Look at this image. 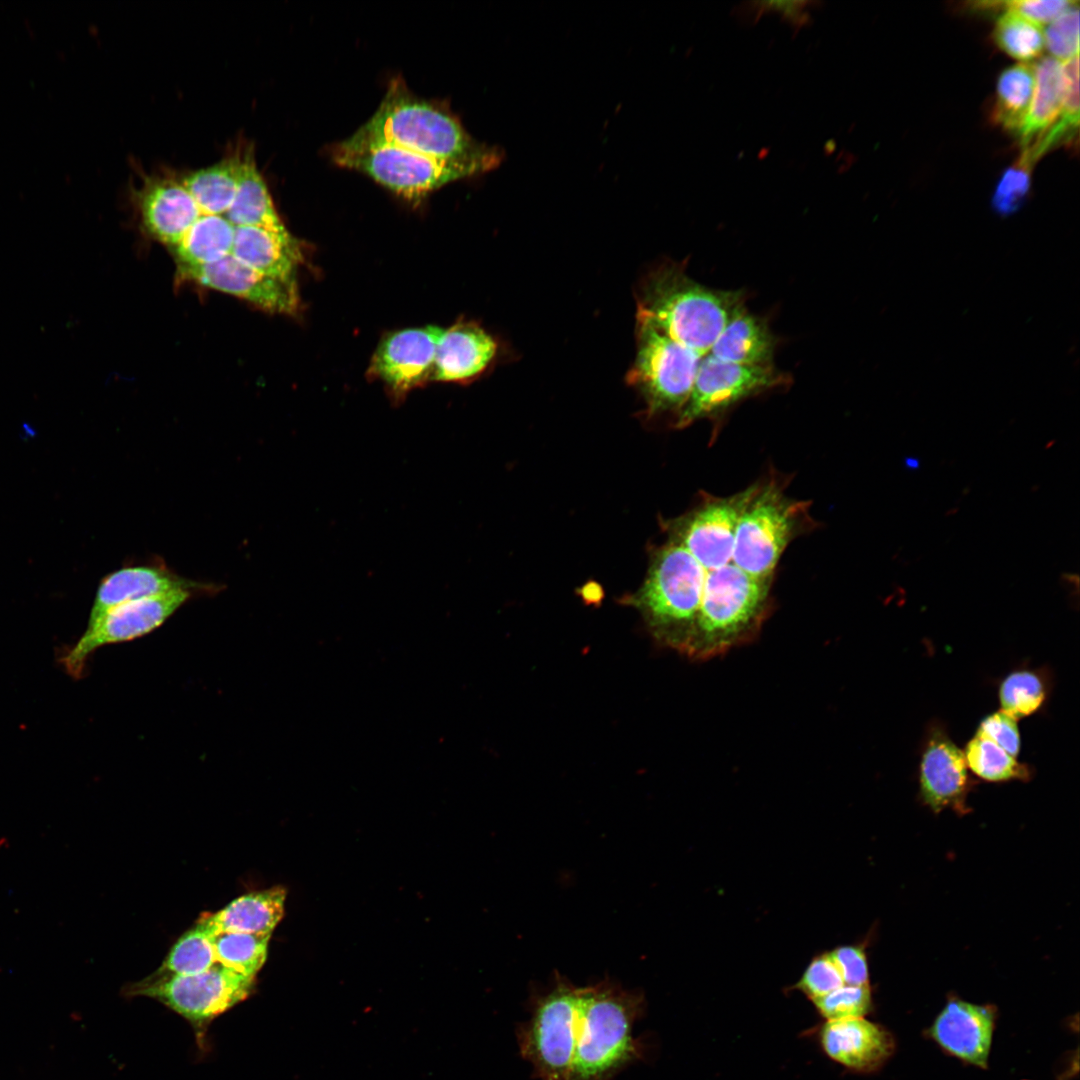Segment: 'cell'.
<instances>
[{"label":"cell","mask_w":1080,"mask_h":1080,"mask_svg":"<svg viewBox=\"0 0 1080 1080\" xmlns=\"http://www.w3.org/2000/svg\"><path fill=\"white\" fill-rule=\"evenodd\" d=\"M353 136L425 155L497 168L504 153L475 140L450 112L414 95L393 79L374 115Z\"/></svg>","instance_id":"1"},{"label":"cell","mask_w":1080,"mask_h":1080,"mask_svg":"<svg viewBox=\"0 0 1080 1080\" xmlns=\"http://www.w3.org/2000/svg\"><path fill=\"white\" fill-rule=\"evenodd\" d=\"M644 1010L642 992L610 978L582 987L569 1080H611L639 1059L642 1047L633 1029Z\"/></svg>","instance_id":"2"},{"label":"cell","mask_w":1080,"mask_h":1080,"mask_svg":"<svg viewBox=\"0 0 1080 1080\" xmlns=\"http://www.w3.org/2000/svg\"><path fill=\"white\" fill-rule=\"evenodd\" d=\"M637 315L646 317L676 342L704 356L744 306L740 291L706 287L679 263L650 271L636 294Z\"/></svg>","instance_id":"3"},{"label":"cell","mask_w":1080,"mask_h":1080,"mask_svg":"<svg viewBox=\"0 0 1080 1080\" xmlns=\"http://www.w3.org/2000/svg\"><path fill=\"white\" fill-rule=\"evenodd\" d=\"M768 594V581L748 575L732 562L707 571L688 655L714 657L750 639L763 620Z\"/></svg>","instance_id":"4"},{"label":"cell","mask_w":1080,"mask_h":1080,"mask_svg":"<svg viewBox=\"0 0 1080 1080\" xmlns=\"http://www.w3.org/2000/svg\"><path fill=\"white\" fill-rule=\"evenodd\" d=\"M332 157L339 166L365 173L409 200L422 199L448 183L491 171L480 163L437 158L353 135L334 146Z\"/></svg>","instance_id":"5"},{"label":"cell","mask_w":1080,"mask_h":1080,"mask_svg":"<svg viewBox=\"0 0 1080 1080\" xmlns=\"http://www.w3.org/2000/svg\"><path fill=\"white\" fill-rule=\"evenodd\" d=\"M707 571L680 543L662 548L639 602L664 639L686 651L693 635Z\"/></svg>","instance_id":"6"},{"label":"cell","mask_w":1080,"mask_h":1080,"mask_svg":"<svg viewBox=\"0 0 1080 1080\" xmlns=\"http://www.w3.org/2000/svg\"><path fill=\"white\" fill-rule=\"evenodd\" d=\"M255 977H247L216 963L194 975L157 970L127 987V996L155 999L185 1018L203 1041L210 1023L247 999L255 989Z\"/></svg>","instance_id":"7"},{"label":"cell","mask_w":1080,"mask_h":1080,"mask_svg":"<svg viewBox=\"0 0 1080 1080\" xmlns=\"http://www.w3.org/2000/svg\"><path fill=\"white\" fill-rule=\"evenodd\" d=\"M581 989L556 974L550 988L534 996L531 1016L517 1032L520 1053L540 1080H569Z\"/></svg>","instance_id":"8"},{"label":"cell","mask_w":1080,"mask_h":1080,"mask_svg":"<svg viewBox=\"0 0 1080 1080\" xmlns=\"http://www.w3.org/2000/svg\"><path fill=\"white\" fill-rule=\"evenodd\" d=\"M637 353L627 381L644 396L653 413L681 410L703 357L676 342L652 321L636 316Z\"/></svg>","instance_id":"9"},{"label":"cell","mask_w":1080,"mask_h":1080,"mask_svg":"<svg viewBox=\"0 0 1080 1080\" xmlns=\"http://www.w3.org/2000/svg\"><path fill=\"white\" fill-rule=\"evenodd\" d=\"M797 510L776 487L756 488L735 532L732 563L762 581L771 578L790 541Z\"/></svg>","instance_id":"10"},{"label":"cell","mask_w":1080,"mask_h":1080,"mask_svg":"<svg viewBox=\"0 0 1080 1080\" xmlns=\"http://www.w3.org/2000/svg\"><path fill=\"white\" fill-rule=\"evenodd\" d=\"M191 596L178 589L118 605L87 626L80 639L60 655L58 662L74 679H81L88 658L100 647L130 641L161 626Z\"/></svg>","instance_id":"11"},{"label":"cell","mask_w":1080,"mask_h":1080,"mask_svg":"<svg viewBox=\"0 0 1080 1080\" xmlns=\"http://www.w3.org/2000/svg\"><path fill=\"white\" fill-rule=\"evenodd\" d=\"M785 382L786 376L774 366L734 364L707 353L701 358L691 393L678 413L676 425L687 426Z\"/></svg>","instance_id":"12"},{"label":"cell","mask_w":1080,"mask_h":1080,"mask_svg":"<svg viewBox=\"0 0 1080 1080\" xmlns=\"http://www.w3.org/2000/svg\"><path fill=\"white\" fill-rule=\"evenodd\" d=\"M183 278L238 298L272 313H293L298 306L296 282L268 277L232 254L197 267H179Z\"/></svg>","instance_id":"13"},{"label":"cell","mask_w":1080,"mask_h":1080,"mask_svg":"<svg viewBox=\"0 0 1080 1080\" xmlns=\"http://www.w3.org/2000/svg\"><path fill=\"white\" fill-rule=\"evenodd\" d=\"M755 489L705 503L684 519L678 543L706 571L732 562L737 523Z\"/></svg>","instance_id":"14"},{"label":"cell","mask_w":1080,"mask_h":1080,"mask_svg":"<svg viewBox=\"0 0 1080 1080\" xmlns=\"http://www.w3.org/2000/svg\"><path fill=\"white\" fill-rule=\"evenodd\" d=\"M442 330L428 326L390 334L378 346L370 373L396 394L432 380L436 344Z\"/></svg>","instance_id":"15"},{"label":"cell","mask_w":1080,"mask_h":1080,"mask_svg":"<svg viewBox=\"0 0 1080 1080\" xmlns=\"http://www.w3.org/2000/svg\"><path fill=\"white\" fill-rule=\"evenodd\" d=\"M137 202L147 232L172 249L201 214L180 176L146 177Z\"/></svg>","instance_id":"16"},{"label":"cell","mask_w":1080,"mask_h":1080,"mask_svg":"<svg viewBox=\"0 0 1080 1080\" xmlns=\"http://www.w3.org/2000/svg\"><path fill=\"white\" fill-rule=\"evenodd\" d=\"M994 1014L991 1008L962 1000L949 1001L938 1014L930 1034L954 1056L986 1067L992 1043Z\"/></svg>","instance_id":"17"},{"label":"cell","mask_w":1080,"mask_h":1080,"mask_svg":"<svg viewBox=\"0 0 1080 1080\" xmlns=\"http://www.w3.org/2000/svg\"><path fill=\"white\" fill-rule=\"evenodd\" d=\"M968 787L967 764L962 752L939 727L926 739L920 762V792L934 811L960 804Z\"/></svg>","instance_id":"18"},{"label":"cell","mask_w":1080,"mask_h":1080,"mask_svg":"<svg viewBox=\"0 0 1080 1080\" xmlns=\"http://www.w3.org/2000/svg\"><path fill=\"white\" fill-rule=\"evenodd\" d=\"M497 349L496 340L475 323H458L443 329L436 344L432 379H472L487 369Z\"/></svg>","instance_id":"19"},{"label":"cell","mask_w":1080,"mask_h":1080,"mask_svg":"<svg viewBox=\"0 0 1080 1080\" xmlns=\"http://www.w3.org/2000/svg\"><path fill=\"white\" fill-rule=\"evenodd\" d=\"M231 254L254 270L285 282H296L303 256L298 241L285 226L236 227Z\"/></svg>","instance_id":"20"},{"label":"cell","mask_w":1080,"mask_h":1080,"mask_svg":"<svg viewBox=\"0 0 1080 1080\" xmlns=\"http://www.w3.org/2000/svg\"><path fill=\"white\" fill-rule=\"evenodd\" d=\"M820 1039L830 1058L856 1070L877 1067L893 1048L889 1034L863 1017L828 1021Z\"/></svg>","instance_id":"21"},{"label":"cell","mask_w":1080,"mask_h":1080,"mask_svg":"<svg viewBox=\"0 0 1080 1080\" xmlns=\"http://www.w3.org/2000/svg\"><path fill=\"white\" fill-rule=\"evenodd\" d=\"M286 890L272 887L240 896L199 919L212 935L222 932L271 935L284 915Z\"/></svg>","instance_id":"22"},{"label":"cell","mask_w":1080,"mask_h":1080,"mask_svg":"<svg viewBox=\"0 0 1080 1080\" xmlns=\"http://www.w3.org/2000/svg\"><path fill=\"white\" fill-rule=\"evenodd\" d=\"M776 338L765 319L742 306L709 350L713 357L747 366H774Z\"/></svg>","instance_id":"23"},{"label":"cell","mask_w":1080,"mask_h":1080,"mask_svg":"<svg viewBox=\"0 0 1080 1080\" xmlns=\"http://www.w3.org/2000/svg\"><path fill=\"white\" fill-rule=\"evenodd\" d=\"M181 579L165 569L154 567H130L115 571L101 582L88 625L100 619L110 609L133 600L150 597L178 589H189ZM87 625V626H88Z\"/></svg>","instance_id":"24"},{"label":"cell","mask_w":1080,"mask_h":1080,"mask_svg":"<svg viewBox=\"0 0 1080 1080\" xmlns=\"http://www.w3.org/2000/svg\"><path fill=\"white\" fill-rule=\"evenodd\" d=\"M235 228L225 213H201L179 244L173 248L179 267L203 266L230 255Z\"/></svg>","instance_id":"25"},{"label":"cell","mask_w":1080,"mask_h":1080,"mask_svg":"<svg viewBox=\"0 0 1080 1080\" xmlns=\"http://www.w3.org/2000/svg\"><path fill=\"white\" fill-rule=\"evenodd\" d=\"M235 227L280 228L281 221L267 185L259 172L254 153L243 151L242 170L236 197L225 213Z\"/></svg>","instance_id":"26"},{"label":"cell","mask_w":1080,"mask_h":1080,"mask_svg":"<svg viewBox=\"0 0 1080 1080\" xmlns=\"http://www.w3.org/2000/svg\"><path fill=\"white\" fill-rule=\"evenodd\" d=\"M1035 94L1019 132L1022 145L1043 133L1057 120L1064 99L1065 78L1061 62L1045 56L1034 63Z\"/></svg>","instance_id":"27"},{"label":"cell","mask_w":1080,"mask_h":1080,"mask_svg":"<svg viewBox=\"0 0 1080 1080\" xmlns=\"http://www.w3.org/2000/svg\"><path fill=\"white\" fill-rule=\"evenodd\" d=\"M1035 89L1034 64L1019 63L998 77L991 119L1001 128L1019 134L1029 113Z\"/></svg>","instance_id":"28"},{"label":"cell","mask_w":1080,"mask_h":1080,"mask_svg":"<svg viewBox=\"0 0 1080 1080\" xmlns=\"http://www.w3.org/2000/svg\"><path fill=\"white\" fill-rule=\"evenodd\" d=\"M271 935L222 932L212 936L217 963L247 977L264 965Z\"/></svg>","instance_id":"29"},{"label":"cell","mask_w":1080,"mask_h":1080,"mask_svg":"<svg viewBox=\"0 0 1080 1080\" xmlns=\"http://www.w3.org/2000/svg\"><path fill=\"white\" fill-rule=\"evenodd\" d=\"M212 936L198 920L175 942L158 970L176 975H194L209 970L217 963Z\"/></svg>","instance_id":"30"},{"label":"cell","mask_w":1080,"mask_h":1080,"mask_svg":"<svg viewBox=\"0 0 1080 1080\" xmlns=\"http://www.w3.org/2000/svg\"><path fill=\"white\" fill-rule=\"evenodd\" d=\"M964 756L967 767L988 781L1025 779L1029 775L1025 765L996 743L977 733L968 742Z\"/></svg>","instance_id":"31"},{"label":"cell","mask_w":1080,"mask_h":1080,"mask_svg":"<svg viewBox=\"0 0 1080 1080\" xmlns=\"http://www.w3.org/2000/svg\"><path fill=\"white\" fill-rule=\"evenodd\" d=\"M992 38L1007 55L1020 61L1038 57L1044 49V32L1040 25L1017 14L1005 12L995 22Z\"/></svg>","instance_id":"32"},{"label":"cell","mask_w":1080,"mask_h":1080,"mask_svg":"<svg viewBox=\"0 0 1080 1080\" xmlns=\"http://www.w3.org/2000/svg\"><path fill=\"white\" fill-rule=\"evenodd\" d=\"M1047 696V688L1039 673L1018 670L1001 682L999 700L1001 710L1016 720L1038 711Z\"/></svg>","instance_id":"33"},{"label":"cell","mask_w":1080,"mask_h":1080,"mask_svg":"<svg viewBox=\"0 0 1080 1080\" xmlns=\"http://www.w3.org/2000/svg\"><path fill=\"white\" fill-rule=\"evenodd\" d=\"M1035 163L1022 151L1013 165L1001 175L992 195V208L1000 216L1017 212L1025 203L1031 189V173Z\"/></svg>","instance_id":"34"},{"label":"cell","mask_w":1080,"mask_h":1080,"mask_svg":"<svg viewBox=\"0 0 1080 1080\" xmlns=\"http://www.w3.org/2000/svg\"><path fill=\"white\" fill-rule=\"evenodd\" d=\"M813 1002L828 1021L860 1018L870 1010L871 992L868 985H843Z\"/></svg>","instance_id":"35"},{"label":"cell","mask_w":1080,"mask_h":1080,"mask_svg":"<svg viewBox=\"0 0 1080 1080\" xmlns=\"http://www.w3.org/2000/svg\"><path fill=\"white\" fill-rule=\"evenodd\" d=\"M843 985L839 968L830 953L823 952L810 961L796 987L813 1001Z\"/></svg>","instance_id":"36"},{"label":"cell","mask_w":1080,"mask_h":1080,"mask_svg":"<svg viewBox=\"0 0 1080 1080\" xmlns=\"http://www.w3.org/2000/svg\"><path fill=\"white\" fill-rule=\"evenodd\" d=\"M1044 38L1048 50L1057 60L1066 61L1079 55L1078 5L1053 20L1044 32Z\"/></svg>","instance_id":"37"},{"label":"cell","mask_w":1080,"mask_h":1080,"mask_svg":"<svg viewBox=\"0 0 1080 1080\" xmlns=\"http://www.w3.org/2000/svg\"><path fill=\"white\" fill-rule=\"evenodd\" d=\"M976 733L993 741L1015 758L1020 751L1016 719L1002 710L985 717Z\"/></svg>","instance_id":"38"},{"label":"cell","mask_w":1080,"mask_h":1080,"mask_svg":"<svg viewBox=\"0 0 1080 1080\" xmlns=\"http://www.w3.org/2000/svg\"><path fill=\"white\" fill-rule=\"evenodd\" d=\"M815 2L809 1H756L743 4L742 14L753 21L768 12L781 14L784 21L788 22L795 30L808 25L810 14L809 6Z\"/></svg>","instance_id":"39"},{"label":"cell","mask_w":1080,"mask_h":1080,"mask_svg":"<svg viewBox=\"0 0 1080 1080\" xmlns=\"http://www.w3.org/2000/svg\"><path fill=\"white\" fill-rule=\"evenodd\" d=\"M1077 5V1L1068 0H1023L997 2L996 8L1017 14L1040 25L1052 22L1062 13Z\"/></svg>","instance_id":"40"},{"label":"cell","mask_w":1080,"mask_h":1080,"mask_svg":"<svg viewBox=\"0 0 1080 1080\" xmlns=\"http://www.w3.org/2000/svg\"><path fill=\"white\" fill-rule=\"evenodd\" d=\"M829 953L839 968L845 985H868L867 958L865 951L861 946H839L832 951H829Z\"/></svg>","instance_id":"41"},{"label":"cell","mask_w":1080,"mask_h":1080,"mask_svg":"<svg viewBox=\"0 0 1080 1080\" xmlns=\"http://www.w3.org/2000/svg\"><path fill=\"white\" fill-rule=\"evenodd\" d=\"M905 466L909 469L915 470L919 467V461L916 458L908 457L905 459Z\"/></svg>","instance_id":"42"}]
</instances>
